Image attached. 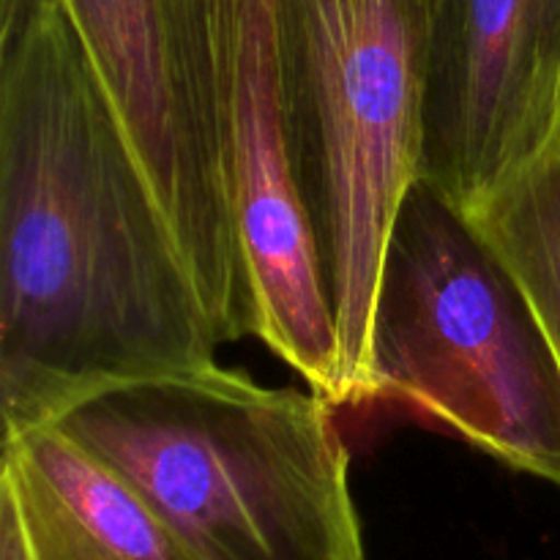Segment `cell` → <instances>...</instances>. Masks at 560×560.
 <instances>
[{
    "label": "cell",
    "instance_id": "cell-4",
    "mask_svg": "<svg viewBox=\"0 0 560 560\" xmlns=\"http://www.w3.org/2000/svg\"><path fill=\"white\" fill-rule=\"evenodd\" d=\"M370 402L560 490V364L512 268L446 195L416 180L383 255Z\"/></svg>",
    "mask_w": 560,
    "mask_h": 560
},
{
    "label": "cell",
    "instance_id": "cell-3",
    "mask_svg": "<svg viewBox=\"0 0 560 560\" xmlns=\"http://www.w3.org/2000/svg\"><path fill=\"white\" fill-rule=\"evenodd\" d=\"M279 93L339 334L342 408L370 405L388 233L421 178L441 0H273Z\"/></svg>",
    "mask_w": 560,
    "mask_h": 560
},
{
    "label": "cell",
    "instance_id": "cell-9",
    "mask_svg": "<svg viewBox=\"0 0 560 560\" xmlns=\"http://www.w3.org/2000/svg\"><path fill=\"white\" fill-rule=\"evenodd\" d=\"M465 213L512 268L560 364V118L547 145Z\"/></svg>",
    "mask_w": 560,
    "mask_h": 560
},
{
    "label": "cell",
    "instance_id": "cell-2",
    "mask_svg": "<svg viewBox=\"0 0 560 560\" xmlns=\"http://www.w3.org/2000/svg\"><path fill=\"white\" fill-rule=\"evenodd\" d=\"M55 424L113 465L195 560H366L337 408L217 361L118 383Z\"/></svg>",
    "mask_w": 560,
    "mask_h": 560
},
{
    "label": "cell",
    "instance_id": "cell-1",
    "mask_svg": "<svg viewBox=\"0 0 560 560\" xmlns=\"http://www.w3.org/2000/svg\"><path fill=\"white\" fill-rule=\"evenodd\" d=\"M222 345L135 145L55 0L0 9V413L55 424Z\"/></svg>",
    "mask_w": 560,
    "mask_h": 560
},
{
    "label": "cell",
    "instance_id": "cell-10",
    "mask_svg": "<svg viewBox=\"0 0 560 560\" xmlns=\"http://www.w3.org/2000/svg\"><path fill=\"white\" fill-rule=\"evenodd\" d=\"M0 560H33L20 514L3 492H0Z\"/></svg>",
    "mask_w": 560,
    "mask_h": 560
},
{
    "label": "cell",
    "instance_id": "cell-7",
    "mask_svg": "<svg viewBox=\"0 0 560 560\" xmlns=\"http://www.w3.org/2000/svg\"><path fill=\"white\" fill-rule=\"evenodd\" d=\"M560 118V0H441L421 178L468 211Z\"/></svg>",
    "mask_w": 560,
    "mask_h": 560
},
{
    "label": "cell",
    "instance_id": "cell-6",
    "mask_svg": "<svg viewBox=\"0 0 560 560\" xmlns=\"http://www.w3.org/2000/svg\"><path fill=\"white\" fill-rule=\"evenodd\" d=\"M222 66L230 206L252 337L342 408L337 323L284 131L273 0L224 3Z\"/></svg>",
    "mask_w": 560,
    "mask_h": 560
},
{
    "label": "cell",
    "instance_id": "cell-8",
    "mask_svg": "<svg viewBox=\"0 0 560 560\" xmlns=\"http://www.w3.org/2000/svg\"><path fill=\"white\" fill-rule=\"evenodd\" d=\"M0 492L33 560H195L113 465L58 424L3 438Z\"/></svg>",
    "mask_w": 560,
    "mask_h": 560
},
{
    "label": "cell",
    "instance_id": "cell-5",
    "mask_svg": "<svg viewBox=\"0 0 560 560\" xmlns=\"http://www.w3.org/2000/svg\"><path fill=\"white\" fill-rule=\"evenodd\" d=\"M74 25L224 342L252 337L228 180V0H55Z\"/></svg>",
    "mask_w": 560,
    "mask_h": 560
}]
</instances>
